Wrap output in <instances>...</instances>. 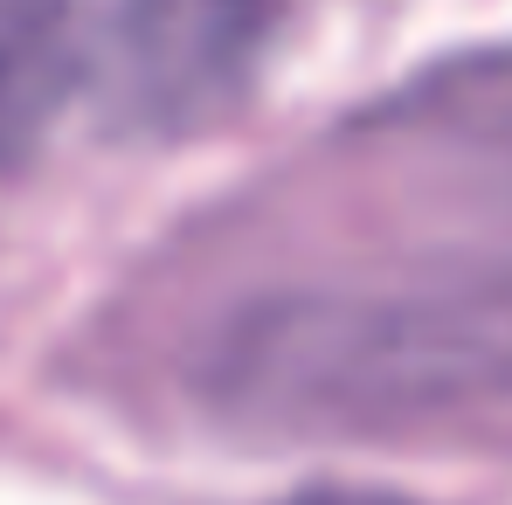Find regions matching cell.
I'll use <instances>...</instances> for the list:
<instances>
[{"instance_id":"cell-2","label":"cell","mask_w":512,"mask_h":505,"mask_svg":"<svg viewBox=\"0 0 512 505\" xmlns=\"http://www.w3.org/2000/svg\"><path fill=\"white\" fill-rule=\"evenodd\" d=\"M84 104L70 0H0V173L28 167Z\"/></svg>"},{"instance_id":"cell-3","label":"cell","mask_w":512,"mask_h":505,"mask_svg":"<svg viewBox=\"0 0 512 505\" xmlns=\"http://www.w3.org/2000/svg\"><path fill=\"white\" fill-rule=\"evenodd\" d=\"M284 505H409V499H395V492H298V499H284Z\"/></svg>"},{"instance_id":"cell-1","label":"cell","mask_w":512,"mask_h":505,"mask_svg":"<svg viewBox=\"0 0 512 505\" xmlns=\"http://www.w3.org/2000/svg\"><path fill=\"white\" fill-rule=\"evenodd\" d=\"M70 28L90 118L118 139H167L243 97L270 0H70Z\"/></svg>"}]
</instances>
